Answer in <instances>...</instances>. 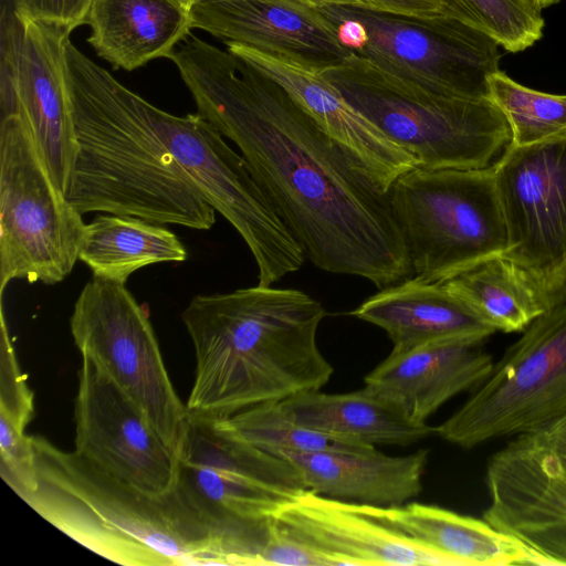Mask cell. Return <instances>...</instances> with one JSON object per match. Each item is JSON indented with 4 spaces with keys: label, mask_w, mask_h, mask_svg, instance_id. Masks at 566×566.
I'll return each instance as SVG.
<instances>
[{
    "label": "cell",
    "mask_w": 566,
    "mask_h": 566,
    "mask_svg": "<svg viewBox=\"0 0 566 566\" xmlns=\"http://www.w3.org/2000/svg\"><path fill=\"white\" fill-rule=\"evenodd\" d=\"M281 403L298 424L352 444L410 446L434 433V427L411 422L367 387L346 394L304 391Z\"/></svg>",
    "instance_id": "25"
},
{
    "label": "cell",
    "mask_w": 566,
    "mask_h": 566,
    "mask_svg": "<svg viewBox=\"0 0 566 566\" xmlns=\"http://www.w3.org/2000/svg\"><path fill=\"white\" fill-rule=\"evenodd\" d=\"M543 432L566 464V419Z\"/></svg>",
    "instance_id": "36"
},
{
    "label": "cell",
    "mask_w": 566,
    "mask_h": 566,
    "mask_svg": "<svg viewBox=\"0 0 566 566\" xmlns=\"http://www.w3.org/2000/svg\"><path fill=\"white\" fill-rule=\"evenodd\" d=\"M18 115L0 124V293L12 280L56 284L78 260L85 224Z\"/></svg>",
    "instance_id": "10"
},
{
    "label": "cell",
    "mask_w": 566,
    "mask_h": 566,
    "mask_svg": "<svg viewBox=\"0 0 566 566\" xmlns=\"http://www.w3.org/2000/svg\"><path fill=\"white\" fill-rule=\"evenodd\" d=\"M0 473L17 495L36 486V460L30 436L3 417H0Z\"/></svg>",
    "instance_id": "32"
},
{
    "label": "cell",
    "mask_w": 566,
    "mask_h": 566,
    "mask_svg": "<svg viewBox=\"0 0 566 566\" xmlns=\"http://www.w3.org/2000/svg\"><path fill=\"white\" fill-rule=\"evenodd\" d=\"M482 343L457 338L391 350L365 377V387L411 422L424 424L444 402L489 376L494 363Z\"/></svg>",
    "instance_id": "20"
},
{
    "label": "cell",
    "mask_w": 566,
    "mask_h": 566,
    "mask_svg": "<svg viewBox=\"0 0 566 566\" xmlns=\"http://www.w3.org/2000/svg\"><path fill=\"white\" fill-rule=\"evenodd\" d=\"M388 198L413 275L443 283L509 249L493 166L416 167L396 179Z\"/></svg>",
    "instance_id": "7"
},
{
    "label": "cell",
    "mask_w": 566,
    "mask_h": 566,
    "mask_svg": "<svg viewBox=\"0 0 566 566\" xmlns=\"http://www.w3.org/2000/svg\"><path fill=\"white\" fill-rule=\"evenodd\" d=\"M272 524L315 553L323 566H455L443 554L364 514L356 503L311 490L283 507Z\"/></svg>",
    "instance_id": "17"
},
{
    "label": "cell",
    "mask_w": 566,
    "mask_h": 566,
    "mask_svg": "<svg viewBox=\"0 0 566 566\" xmlns=\"http://www.w3.org/2000/svg\"><path fill=\"white\" fill-rule=\"evenodd\" d=\"M356 504L364 514L443 554L455 566L545 565L538 554L484 518L417 502L399 506Z\"/></svg>",
    "instance_id": "23"
},
{
    "label": "cell",
    "mask_w": 566,
    "mask_h": 566,
    "mask_svg": "<svg viewBox=\"0 0 566 566\" xmlns=\"http://www.w3.org/2000/svg\"><path fill=\"white\" fill-rule=\"evenodd\" d=\"M146 113L188 184L237 230L269 286L297 271L305 254L242 157L200 113L176 116L146 101Z\"/></svg>",
    "instance_id": "11"
},
{
    "label": "cell",
    "mask_w": 566,
    "mask_h": 566,
    "mask_svg": "<svg viewBox=\"0 0 566 566\" xmlns=\"http://www.w3.org/2000/svg\"><path fill=\"white\" fill-rule=\"evenodd\" d=\"M77 153L67 200L81 213L137 217L209 230L216 210L185 179L146 113V101L65 41Z\"/></svg>",
    "instance_id": "3"
},
{
    "label": "cell",
    "mask_w": 566,
    "mask_h": 566,
    "mask_svg": "<svg viewBox=\"0 0 566 566\" xmlns=\"http://www.w3.org/2000/svg\"><path fill=\"white\" fill-rule=\"evenodd\" d=\"M350 53L434 93L490 98L499 43L455 18H418L350 7H316Z\"/></svg>",
    "instance_id": "8"
},
{
    "label": "cell",
    "mask_w": 566,
    "mask_h": 566,
    "mask_svg": "<svg viewBox=\"0 0 566 566\" xmlns=\"http://www.w3.org/2000/svg\"><path fill=\"white\" fill-rule=\"evenodd\" d=\"M228 51L280 84L380 192L418 167L417 159L391 142L353 107L318 72L252 48L227 42Z\"/></svg>",
    "instance_id": "18"
},
{
    "label": "cell",
    "mask_w": 566,
    "mask_h": 566,
    "mask_svg": "<svg viewBox=\"0 0 566 566\" xmlns=\"http://www.w3.org/2000/svg\"><path fill=\"white\" fill-rule=\"evenodd\" d=\"M70 327L81 355L139 406L179 457L190 413L170 381L148 314L126 283L93 276L74 304Z\"/></svg>",
    "instance_id": "12"
},
{
    "label": "cell",
    "mask_w": 566,
    "mask_h": 566,
    "mask_svg": "<svg viewBox=\"0 0 566 566\" xmlns=\"http://www.w3.org/2000/svg\"><path fill=\"white\" fill-rule=\"evenodd\" d=\"M1 307L0 417L25 431L34 413L33 395L17 363Z\"/></svg>",
    "instance_id": "31"
},
{
    "label": "cell",
    "mask_w": 566,
    "mask_h": 566,
    "mask_svg": "<svg viewBox=\"0 0 566 566\" xmlns=\"http://www.w3.org/2000/svg\"><path fill=\"white\" fill-rule=\"evenodd\" d=\"M483 518L536 554L566 565V464L543 431L521 434L488 463Z\"/></svg>",
    "instance_id": "16"
},
{
    "label": "cell",
    "mask_w": 566,
    "mask_h": 566,
    "mask_svg": "<svg viewBox=\"0 0 566 566\" xmlns=\"http://www.w3.org/2000/svg\"><path fill=\"white\" fill-rule=\"evenodd\" d=\"M182 6H185L188 10L200 0H178Z\"/></svg>",
    "instance_id": "38"
},
{
    "label": "cell",
    "mask_w": 566,
    "mask_h": 566,
    "mask_svg": "<svg viewBox=\"0 0 566 566\" xmlns=\"http://www.w3.org/2000/svg\"><path fill=\"white\" fill-rule=\"evenodd\" d=\"M86 24L97 55L126 71L168 57L192 29L178 0H92Z\"/></svg>",
    "instance_id": "24"
},
{
    "label": "cell",
    "mask_w": 566,
    "mask_h": 566,
    "mask_svg": "<svg viewBox=\"0 0 566 566\" xmlns=\"http://www.w3.org/2000/svg\"><path fill=\"white\" fill-rule=\"evenodd\" d=\"M22 18L62 27L69 31L86 24L92 0H10Z\"/></svg>",
    "instance_id": "33"
},
{
    "label": "cell",
    "mask_w": 566,
    "mask_h": 566,
    "mask_svg": "<svg viewBox=\"0 0 566 566\" xmlns=\"http://www.w3.org/2000/svg\"><path fill=\"white\" fill-rule=\"evenodd\" d=\"M219 420L248 442L273 454L369 447L343 442L298 424L281 401L261 403Z\"/></svg>",
    "instance_id": "29"
},
{
    "label": "cell",
    "mask_w": 566,
    "mask_h": 566,
    "mask_svg": "<svg viewBox=\"0 0 566 566\" xmlns=\"http://www.w3.org/2000/svg\"><path fill=\"white\" fill-rule=\"evenodd\" d=\"M36 486L19 495L90 551L126 566L237 565L231 544L176 492L153 499L104 476L74 452L30 436Z\"/></svg>",
    "instance_id": "4"
},
{
    "label": "cell",
    "mask_w": 566,
    "mask_h": 566,
    "mask_svg": "<svg viewBox=\"0 0 566 566\" xmlns=\"http://www.w3.org/2000/svg\"><path fill=\"white\" fill-rule=\"evenodd\" d=\"M191 27L227 42L289 60L315 72L352 53L332 22L297 0H200L190 9Z\"/></svg>",
    "instance_id": "19"
},
{
    "label": "cell",
    "mask_w": 566,
    "mask_h": 566,
    "mask_svg": "<svg viewBox=\"0 0 566 566\" xmlns=\"http://www.w3.org/2000/svg\"><path fill=\"white\" fill-rule=\"evenodd\" d=\"M566 419V301L536 317L447 420L441 439L471 449L536 433Z\"/></svg>",
    "instance_id": "9"
},
{
    "label": "cell",
    "mask_w": 566,
    "mask_h": 566,
    "mask_svg": "<svg viewBox=\"0 0 566 566\" xmlns=\"http://www.w3.org/2000/svg\"><path fill=\"white\" fill-rule=\"evenodd\" d=\"M74 453L113 482L153 499L171 495L178 457L139 406L82 355L74 408Z\"/></svg>",
    "instance_id": "14"
},
{
    "label": "cell",
    "mask_w": 566,
    "mask_h": 566,
    "mask_svg": "<svg viewBox=\"0 0 566 566\" xmlns=\"http://www.w3.org/2000/svg\"><path fill=\"white\" fill-rule=\"evenodd\" d=\"M307 490L285 459L253 446L219 419L190 415L176 492L232 545L240 565H258L270 521Z\"/></svg>",
    "instance_id": "6"
},
{
    "label": "cell",
    "mask_w": 566,
    "mask_h": 566,
    "mask_svg": "<svg viewBox=\"0 0 566 566\" xmlns=\"http://www.w3.org/2000/svg\"><path fill=\"white\" fill-rule=\"evenodd\" d=\"M326 315L303 291L260 285L195 296L181 318L196 355L191 416L226 419L319 390L333 366L317 344Z\"/></svg>",
    "instance_id": "2"
},
{
    "label": "cell",
    "mask_w": 566,
    "mask_h": 566,
    "mask_svg": "<svg viewBox=\"0 0 566 566\" xmlns=\"http://www.w3.org/2000/svg\"><path fill=\"white\" fill-rule=\"evenodd\" d=\"M349 314L384 329L394 352L446 339L484 342L495 333L443 283L415 275L380 289Z\"/></svg>",
    "instance_id": "22"
},
{
    "label": "cell",
    "mask_w": 566,
    "mask_h": 566,
    "mask_svg": "<svg viewBox=\"0 0 566 566\" xmlns=\"http://www.w3.org/2000/svg\"><path fill=\"white\" fill-rule=\"evenodd\" d=\"M71 31L1 13V117L18 115L29 129L56 187L66 196L77 153L65 75Z\"/></svg>",
    "instance_id": "13"
},
{
    "label": "cell",
    "mask_w": 566,
    "mask_h": 566,
    "mask_svg": "<svg viewBox=\"0 0 566 566\" xmlns=\"http://www.w3.org/2000/svg\"><path fill=\"white\" fill-rule=\"evenodd\" d=\"M489 88L511 127V145L530 146L566 136V95L528 88L500 70L489 76Z\"/></svg>",
    "instance_id": "28"
},
{
    "label": "cell",
    "mask_w": 566,
    "mask_h": 566,
    "mask_svg": "<svg viewBox=\"0 0 566 566\" xmlns=\"http://www.w3.org/2000/svg\"><path fill=\"white\" fill-rule=\"evenodd\" d=\"M312 7H350L418 18L447 15L442 0H297Z\"/></svg>",
    "instance_id": "34"
},
{
    "label": "cell",
    "mask_w": 566,
    "mask_h": 566,
    "mask_svg": "<svg viewBox=\"0 0 566 566\" xmlns=\"http://www.w3.org/2000/svg\"><path fill=\"white\" fill-rule=\"evenodd\" d=\"M546 307L566 301V260L545 280L537 283Z\"/></svg>",
    "instance_id": "35"
},
{
    "label": "cell",
    "mask_w": 566,
    "mask_h": 566,
    "mask_svg": "<svg viewBox=\"0 0 566 566\" xmlns=\"http://www.w3.org/2000/svg\"><path fill=\"white\" fill-rule=\"evenodd\" d=\"M493 329L523 332L547 307L534 277L497 255L443 282Z\"/></svg>",
    "instance_id": "27"
},
{
    "label": "cell",
    "mask_w": 566,
    "mask_h": 566,
    "mask_svg": "<svg viewBox=\"0 0 566 566\" xmlns=\"http://www.w3.org/2000/svg\"><path fill=\"white\" fill-rule=\"evenodd\" d=\"M187 256L182 242L161 224L112 213L85 224L78 249V260L93 276L124 283L144 266L182 262Z\"/></svg>",
    "instance_id": "26"
},
{
    "label": "cell",
    "mask_w": 566,
    "mask_h": 566,
    "mask_svg": "<svg viewBox=\"0 0 566 566\" xmlns=\"http://www.w3.org/2000/svg\"><path fill=\"white\" fill-rule=\"evenodd\" d=\"M509 249L536 283L566 260V136L510 145L493 165Z\"/></svg>",
    "instance_id": "15"
},
{
    "label": "cell",
    "mask_w": 566,
    "mask_h": 566,
    "mask_svg": "<svg viewBox=\"0 0 566 566\" xmlns=\"http://www.w3.org/2000/svg\"><path fill=\"white\" fill-rule=\"evenodd\" d=\"M541 9L547 8L549 6H553L560 0H533Z\"/></svg>",
    "instance_id": "37"
},
{
    "label": "cell",
    "mask_w": 566,
    "mask_h": 566,
    "mask_svg": "<svg viewBox=\"0 0 566 566\" xmlns=\"http://www.w3.org/2000/svg\"><path fill=\"white\" fill-rule=\"evenodd\" d=\"M442 1L448 17L488 33L509 52L523 51L542 36V9L533 0Z\"/></svg>",
    "instance_id": "30"
},
{
    "label": "cell",
    "mask_w": 566,
    "mask_h": 566,
    "mask_svg": "<svg viewBox=\"0 0 566 566\" xmlns=\"http://www.w3.org/2000/svg\"><path fill=\"white\" fill-rule=\"evenodd\" d=\"M319 74L418 167L488 168L512 143L509 122L491 98L434 93L353 53Z\"/></svg>",
    "instance_id": "5"
},
{
    "label": "cell",
    "mask_w": 566,
    "mask_h": 566,
    "mask_svg": "<svg viewBox=\"0 0 566 566\" xmlns=\"http://www.w3.org/2000/svg\"><path fill=\"white\" fill-rule=\"evenodd\" d=\"M206 117L233 142L279 217L319 270L384 289L413 276L380 192L276 82L190 33L168 56Z\"/></svg>",
    "instance_id": "1"
},
{
    "label": "cell",
    "mask_w": 566,
    "mask_h": 566,
    "mask_svg": "<svg viewBox=\"0 0 566 566\" xmlns=\"http://www.w3.org/2000/svg\"><path fill=\"white\" fill-rule=\"evenodd\" d=\"M306 488L315 493L358 503L399 506L422 491L429 450L400 457L375 447L315 452L283 451Z\"/></svg>",
    "instance_id": "21"
}]
</instances>
